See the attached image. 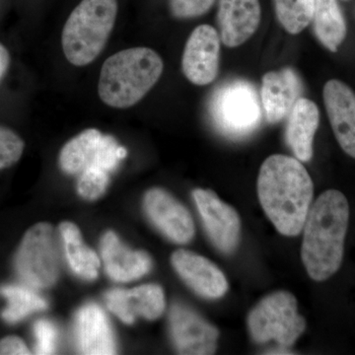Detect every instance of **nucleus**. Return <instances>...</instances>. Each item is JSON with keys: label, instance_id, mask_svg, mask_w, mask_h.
<instances>
[{"label": "nucleus", "instance_id": "nucleus-1", "mask_svg": "<svg viewBox=\"0 0 355 355\" xmlns=\"http://www.w3.org/2000/svg\"><path fill=\"white\" fill-rule=\"evenodd\" d=\"M314 184L298 159L275 154L263 163L258 195L266 216L279 233L297 236L304 227Z\"/></svg>", "mask_w": 355, "mask_h": 355}, {"label": "nucleus", "instance_id": "nucleus-2", "mask_svg": "<svg viewBox=\"0 0 355 355\" xmlns=\"http://www.w3.org/2000/svg\"><path fill=\"white\" fill-rule=\"evenodd\" d=\"M349 220V202L340 191H324L310 207L303 227L301 256L315 282L330 279L340 270Z\"/></svg>", "mask_w": 355, "mask_h": 355}, {"label": "nucleus", "instance_id": "nucleus-3", "mask_svg": "<svg viewBox=\"0 0 355 355\" xmlns=\"http://www.w3.org/2000/svg\"><path fill=\"white\" fill-rule=\"evenodd\" d=\"M163 69L164 62L153 49L118 51L103 64L98 83L100 99L111 108H130L158 83Z\"/></svg>", "mask_w": 355, "mask_h": 355}, {"label": "nucleus", "instance_id": "nucleus-4", "mask_svg": "<svg viewBox=\"0 0 355 355\" xmlns=\"http://www.w3.org/2000/svg\"><path fill=\"white\" fill-rule=\"evenodd\" d=\"M118 16L116 0H83L62 32V51L74 67H86L101 55Z\"/></svg>", "mask_w": 355, "mask_h": 355}, {"label": "nucleus", "instance_id": "nucleus-5", "mask_svg": "<svg viewBox=\"0 0 355 355\" xmlns=\"http://www.w3.org/2000/svg\"><path fill=\"white\" fill-rule=\"evenodd\" d=\"M248 326L254 342L275 340L279 347L288 349L305 331L306 321L298 314L294 295L277 291L254 306L248 317Z\"/></svg>", "mask_w": 355, "mask_h": 355}, {"label": "nucleus", "instance_id": "nucleus-6", "mask_svg": "<svg viewBox=\"0 0 355 355\" xmlns=\"http://www.w3.org/2000/svg\"><path fill=\"white\" fill-rule=\"evenodd\" d=\"M210 112L220 132L236 139L254 132L263 116L256 88L246 80L222 85L212 98Z\"/></svg>", "mask_w": 355, "mask_h": 355}, {"label": "nucleus", "instance_id": "nucleus-7", "mask_svg": "<svg viewBox=\"0 0 355 355\" xmlns=\"http://www.w3.org/2000/svg\"><path fill=\"white\" fill-rule=\"evenodd\" d=\"M15 270L28 286L48 288L60 275V260L53 226L36 224L26 232L15 256Z\"/></svg>", "mask_w": 355, "mask_h": 355}, {"label": "nucleus", "instance_id": "nucleus-8", "mask_svg": "<svg viewBox=\"0 0 355 355\" xmlns=\"http://www.w3.org/2000/svg\"><path fill=\"white\" fill-rule=\"evenodd\" d=\"M125 156L127 149L119 146L113 137L89 128L62 147L60 166L69 175H79L87 170H101L110 174Z\"/></svg>", "mask_w": 355, "mask_h": 355}, {"label": "nucleus", "instance_id": "nucleus-9", "mask_svg": "<svg viewBox=\"0 0 355 355\" xmlns=\"http://www.w3.org/2000/svg\"><path fill=\"white\" fill-rule=\"evenodd\" d=\"M220 36L216 28L200 25L191 33L182 57V70L191 83L210 84L216 78L220 62Z\"/></svg>", "mask_w": 355, "mask_h": 355}, {"label": "nucleus", "instance_id": "nucleus-10", "mask_svg": "<svg viewBox=\"0 0 355 355\" xmlns=\"http://www.w3.org/2000/svg\"><path fill=\"white\" fill-rule=\"evenodd\" d=\"M193 198L212 243L222 253L234 252L241 229L236 210L209 190L197 189L193 191Z\"/></svg>", "mask_w": 355, "mask_h": 355}, {"label": "nucleus", "instance_id": "nucleus-11", "mask_svg": "<svg viewBox=\"0 0 355 355\" xmlns=\"http://www.w3.org/2000/svg\"><path fill=\"white\" fill-rule=\"evenodd\" d=\"M170 330L179 354H214L219 333L198 313L183 304H174L170 311Z\"/></svg>", "mask_w": 355, "mask_h": 355}, {"label": "nucleus", "instance_id": "nucleus-12", "mask_svg": "<svg viewBox=\"0 0 355 355\" xmlns=\"http://www.w3.org/2000/svg\"><path fill=\"white\" fill-rule=\"evenodd\" d=\"M144 209L149 219L171 241L187 244L195 235L190 212L162 189L154 188L144 197Z\"/></svg>", "mask_w": 355, "mask_h": 355}, {"label": "nucleus", "instance_id": "nucleus-13", "mask_svg": "<svg viewBox=\"0 0 355 355\" xmlns=\"http://www.w3.org/2000/svg\"><path fill=\"white\" fill-rule=\"evenodd\" d=\"M324 107L338 144L350 157L355 158V93L338 79L324 84Z\"/></svg>", "mask_w": 355, "mask_h": 355}, {"label": "nucleus", "instance_id": "nucleus-14", "mask_svg": "<svg viewBox=\"0 0 355 355\" xmlns=\"http://www.w3.org/2000/svg\"><path fill=\"white\" fill-rule=\"evenodd\" d=\"M105 299L109 310L125 324H132L139 316L157 319L165 309L164 291L157 284H144L130 291L114 289Z\"/></svg>", "mask_w": 355, "mask_h": 355}, {"label": "nucleus", "instance_id": "nucleus-15", "mask_svg": "<svg viewBox=\"0 0 355 355\" xmlns=\"http://www.w3.org/2000/svg\"><path fill=\"white\" fill-rule=\"evenodd\" d=\"M261 16L259 0H218L217 23L222 43L229 48L241 46L258 30Z\"/></svg>", "mask_w": 355, "mask_h": 355}, {"label": "nucleus", "instance_id": "nucleus-16", "mask_svg": "<svg viewBox=\"0 0 355 355\" xmlns=\"http://www.w3.org/2000/svg\"><path fill=\"white\" fill-rule=\"evenodd\" d=\"M172 263L182 279L202 297L220 298L228 291L224 273L200 254L178 250L173 254Z\"/></svg>", "mask_w": 355, "mask_h": 355}, {"label": "nucleus", "instance_id": "nucleus-17", "mask_svg": "<svg viewBox=\"0 0 355 355\" xmlns=\"http://www.w3.org/2000/svg\"><path fill=\"white\" fill-rule=\"evenodd\" d=\"M301 93L302 83L293 69L266 72L261 81V99L268 123H277L286 118Z\"/></svg>", "mask_w": 355, "mask_h": 355}, {"label": "nucleus", "instance_id": "nucleus-18", "mask_svg": "<svg viewBox=\"0 0 355 355\" xmlns=\"http://www.w3.org/2000/svg\"><path fill=\"white\" fill-rule=\"evenodd\" d=\"M101 253L105 270L114 282H128L140 279L153 268L148 254L128 249L112 231L103 236Z\"/></svg>", "mask_w": 355, "mask_h": 355}, {"label": "nucleus", "instance_id": "nucleus-19", "mask_svg": "<svg viewBox=\"0 0 355 355\" xmlns=\"http://www.w3.org/2000/svg\"><path fill=\"white\" fill-rule=\"evenodd\" d=\"M76 335L79 352L83 354H116L111 324L98 305H85L77 313Z\"/></svg>", "mask_w": 355, "mask_h": 355}, {"label": "nucleus", "instance_id": "nucleus-20", "mask_svg": "<svg viewBox=\"0 0 355 355\" xmlns=\"http://www.w3.org/2000/svg\"><path fill=\"white\" fill-rule=\"evenodd\" d=\"M320 112L317 105L300 98L289 114L286 141L296 158L308 162L313 156V141L319 127Z\"/></svg>", "mask_w": 355, "mask_h": 355}, {"label": "nucleus", "instance_id": "nucleus-21", "mask_svg": "<svg viewBox=\"0 0 355 355\" xmlns=\"http://www.w3.org/2000/svg\"><path fill=\"white\" fill-rule=\"evenodd\" d=\"M313 28L324 48L336 53L347 37V28L338 0H315Z\"/></svg>", "mask_w": 355, "mask_h": 355}, {"label": "nucleus", "instance_id": "nucleus-22", "mask_svg": "<svg viewBox=\"0 0 355 355\" xmlns=\"http://www.w3.org/2000/svg\"><path fill=\"white\" fill-rule=\"evenodd\" d=\"M60 231L72 272L81 279H95L99 272L100 260L97 254L84 244L78 227L71 222H64L60 224Z\"/></svg>", "mask_w": 355, "mask_h": 355}, {"label": "nucleus", "instance_id": "nucleus-23", "mask_svg": "<svg viewBox=\"0 0 355 355\" xmlns=\"http://www.w3.org/2000/svg\"><path fill=\"white\" fill-rule=\"evenodd\" d=\"M0 294L8 303L2 311L1 317L9 324L18 323L33 313L46 310L49 306L38 293L25 286H4L0 287Z\"/></svg>", "mask_w": 355, "mask_h": 355}, {"label": "nucleus", "instance_id": "nucleus-24", "mask_svg": "<svg viewBox=\"0 0 355 355\" xmlns=\"http://www.w3.org/2000/svg\"><path fill=\"white\" fill-rule=\"evenodd\" d=\"M280 24L289 34H300L312 22L315 0H273Z\"/></svg>", "mask_w": 355, "mask_h": 355}, {"label": "nucleus", "instance_id": "nucleus-25", "mask_svg": "<svg viewBox=\"0 0 355 355\" xmlns=\"http://www.w3.org/2000/svg\"><path fill=\"white\" fill-rule=\"evenodd\" d=\"M23 139L10 128L0 125V170L17 163L24 153Z\"/></svg>", "mask_w": 355, "mask_h": 355}, {"label": "nucleus", "instance_id": "nucleus-26", "mask_svg": "<svg viewBox=\"0 0 355 355\" xmlns=\"http://www.w3.org/2000/svg\"><path fill=\"white\" fill-rule=\"evenodd\" d=\"M109 183V173L101 170H87L79 175L77 191L85 200H94L103 196Z\"/></svg>", "mask_w": 355, "mask_h": 355}, {"label": "nucleus", "instance_id": "nucleus-27", "mask_svg": "<svg viewBox=\"0 0 355 355\" xmlns=\"http://www.w3.org/2000/svg\"><path fill=\"white\" fill-rule=\"evenodd\" d=\"M37 354H53L57 349L58 331L55 324L49 320L42 319L34 324Z\"/></svg>", "mask_w": 355, "mask_h": 355}, {"label": "nucleus", "instance_id": "nucleus-28", "mask_svg": "<svg viewBox=\"0 0 355 355\" xmlns=\"http://www.w3.org/2000/svg\"><path fill=\"white\" fill-rule=\"evenodd\" d=\"M216 0H169L171 14L177 19H191L209 12Z\"/></svg>", "mask_w": 355, "mask_h": 355}, {"label": "nucleus", "instance_id": "nucleus-29", "mask_svg": "<svg viewBox=\"0 0 355 355\" xmlns=\"http://www.w3.org/2000/svg\"><path fill=\"white\" fill-rule=\"evenodd\" d=\"M0 354L28 355L31 354V352L20 338L9 336L0 340Z\"/></svg>", "mask_w": 355, "mask_h": 355}, {"label": "nucleus", "instance_id": "nucleus-30", "mask_svg": "<svg viewBox=\"0 0 355 355\" xmlns=\"http://www.w3.org/2000/svg\"><path fill=\"white\" fill-rule=\"evenodd\" d=\"M10 64V55L6 46L0 43V83L3 77L6 76L7 70Z\"/></svg>", "mask_w": 355, "mask_h": 355}, {"label": "nucleus", "instance_id": "nucleus-31", "mask_svg": "<svg viewBox=\"0 0 355 355\" xmlns=\"http://www.w3.org/2000/svg\"><path fill=\"white\" fill-rule=\"evenodd\" d=\"M345 1H347V0H345Z\"/></svg>", "mask_w": 355, "mask_h": 355}]
</instances>
